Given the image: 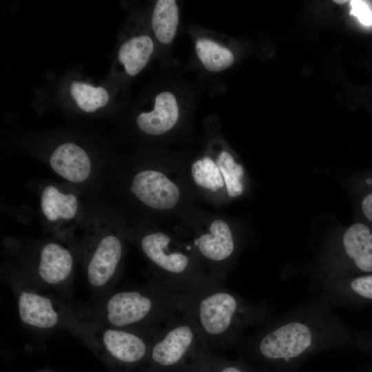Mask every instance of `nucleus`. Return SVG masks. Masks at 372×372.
I'll return each mask as SVG.
<instances>
[{"mask_svg": "<svg viewBox=\"0 0 372 372\" xmlns=\"http://www.w3.org/2000/svg\"><path fill=\"white\" fill-rule=\"evenodd\" d=\"M209 234H205L196 238L200 253L207 259L220 262L233 254L235 243L228 225L222 220L212 222Z\"/></svg>", "mask_w": 372, "mask_h": 372, "instance_id": "f8f14e48", "label": "nucleus"}, {"mask_svg": "<svg viewBox=\"0 0 372 372\" xmlns=\"http://www.w3.org/2000/svg\"><path fill=\"white\" fill-rule=\"evenodd\" d=\"M178 20L176 1L158 0L152 17V29L157 39L165 44H169L175 37Z\"/></svg>", "mask_w": 372, "mask_h": 372, "instance_id": "a211bd4d", "label": "nucleus"}, {"mask_svg": "<svg viewBox=\"0 0 372 372\" xmlns=\"http://www.w3.org/2000/svg\"><path fill=\"white\" fill-rule=\"evenodd\" d=\"M170 238L162 232L147 234L141 240V246L146 256L168 274V283L185 289L199 282L188 270L190 259L184 253L171 251Z\"/></svg>", "mask_w": 372, "mask_h": 372, "instance_id": "423d86ee", "label": "nucleus"}, {"mask_svg": "<svg viewBox=\"0 0 372 372\" xmlns=\"http://www.w3.org/2000/svg\"><path fill=\"white\" fill-rule=\"evenodd\" d=\"M72 266V256L63 246L50 242L43 247L39 273L45 282L52 285L63 282L70 276Z\"/></svg>", "mask_w": 372, "mask_h": 372, "instance_id": "4468645a", "label": "nucleus"}, {"mask_svg": "<svg viewBox=\"0 0 372 372\" xmlns=\"http://www.w3.org/2000/svg\"><path fill=\"white\" fill-rule=\"evenodd\" d=\"M182 291L167 285L154 296L137 291L118 292L108 301L107 319L116 327L136 324L154 316L168 322L180 313Z\"/></svg>", "mask_w": 372, "mask_h": 372, "instance_id": "39448f33", "label": "nucleus"}, {"mask_svg": "<svg viewBox=\"0 0 372 372\" xmlns=\"http://www.w3.org/2000/svg\"><path fill=\"white\" fill-rule=\"evenodd\" d=\"M179 313L167 322L151 348V360L162 371L185 372L203 353L211 351L194 323Z\"/></svg>", "mask_w": 372, "mask_h": 372, "instance_id": "7ed1b4c3", "label": "nucleus"}, {"mask_svg": "<svg viewBox=\"0 0 372 372\" xmlns=\"http://www.w3.org/2000/svg\"><path fill=\"white\" fill-rule=\"evenodd\" d=\"M178 118V107L175 96L169 92H163L156 96L154 110L141 113L136 123L143 132L160 135L172 128Z\"/></svg>", "mask_w": 372, "mask_h": 372, "instance_id": "9b49d317", "label": "nucleus"}, {"mask_svg": "<svg viewBox=\"0 0 372 372\" xmlns=\"http://www.w3.org/2000/svg\"><path fill=\"white\" fill-rule=\"evenodd\" d=\"M362 210L366 218L372 222V192L367 194L362 201Z\"/></svg>", "mask_w": 372, "mask_h": 372, "instance_id": "393cba45", "label": "nucleus"}, {"mask_svg": "<svg viewBox=\"0 0 372 372\" xmlns=\"http://www.w3.org/2000/svg\"><path fill=\"white\" fill-rule=\"evenodd\" d=\"M130 190L143 203L158 209L174 207L180 196L174 183L161 172L152 169L135 174Z\"/></svg>", "mask_w": 372, "mask_h": 372, "instance_id": "0eeeda50", "label": "nucleus"}, {"mask_svg": "<svg viewBox=\"0 0 372 372\" xmlns=\"http://www.w3.org/2000/svg\"><path fill=\"white\" fill-rule=\"evenodd\" d=\"M123 254L120 239L113 234L102 238L87 267V277L92 286H102L114 273Z\"/></svg>", "mask_w": 372, "mask_h": 372, "instance_id": "9d476101", "label": "nucleus"}, {"mask_svg": "<svg viewBox=\"0 0 372 372\" xmlns=\"http://www.w3.org/2000/svg\"><path fill=\"white\" fill-rule=\"evenodd\" d=\"M350 14L358 18L359 21L367 26L372 25V11L364 1H350Z\"/></svg>", "mask_w": 372, "mask_h": 372, "instance_id": "b1692460", "label": "nucleus"}, {"mask_svg": "<svg viewBox=\"0 0 372 372\" xmlns=\"http://www.w3.org/2000/svg\"><path fill=\"white\" fill-rule=\"evenodd\" d=\"M154 50L150 37L143 35L133 37L124 43L118 54V60L130 76L138 74L147 65Z\"/></svg>", "mask_w": 372, "mask_h": 372, "instance_id": "f3484780", "label": "nucleus"}, {"mask_svg": "<svg viewBox=\"0 0 372 372\" xmlns=\"http://www.w3.org/2000/svg\"><path fill=\"white\" fill-rule=\"evenodd\" d=\"M179 311L194 323L211 351L237 347L247 328L273 316L265 302H250L211 278L182 291Z\"/></svg>", "mask_w": 372, "mask_h": 372, "instance_id": "f03ea898", "label": "nucleus"}, {"mask_svg": "<svg viewBox=\"0 0 372 372\" xmlns=\"http://www.w3.org/2000/svg\"><path fill=\"white\" fill-rule=\"evenodd\" d=\"M192 175L200 187L216 192L223 187L224 180L216 165L210 158L198 160L192 166Z\"/></svg>", "mask_w": 372, "mask_h": 372, "instance_id": "5701e85b", "label": "nucleus"}, {"mask_svg": "<svg viewBox=\"0 0 372 372\" xmlns=\"http://www.w3.org/2000/svg\"><path fill=\"white\" fill-rule=\"evenodd\" d=\"M196 50L204 67L211 72L224 70L234 61V55L229 49L208 39H198Z\"/></svg>", "mask_w": 372, "mask_h": 372, "instance_id": "aec40b11", "label": "nucleus"}, {"mask_svg": "<svg viewBox=\"0 0 372 372\" xmlns=\"http://www.w3.org/2000/svg\"><path fill=\"white\" fill-rule=\"evenodd\" d=\"M52 170L72 183L87 180L92 173V163L86 152L73 143L58 146L50 157Z\"/></svg>", "mask_w": 372, "mask_h": 372, "instance_id": "1a4fd4ad", "label": "nucleus"}, {"mask_svg": "<svg viewBox=\"0 0 372 372\" xmlns=\"http://www.w3.org/2000/svg\"><path fill=\"white\" fill-rule=\"evenodd\" d=\"M19 315L26 324L48 329L54 326L58 320L50 300L33 293L23 292L19 299Z\"/></svg>", "mask_w": 372, "mask_h": 372, "instance_id": "dca6fc26", "label": "nucleus"}, {"mask_svg": "<svg viewBox=\"0 0 372 372\" xmlns=\"http://www.w3.org/2000/svg\"><path fill=\"white\" fill-rule=\"evenodd\" d=\"M216 163L223 176L229 196H240L243 191L241 181L244 174L242 167L236 163L231 155L225 151L220 154Z\"/></svg>", "mask_w": 372, "mask_h": 372, "instance_id": "4be33fe9", "label": "nucleus"}, {"mask_svg": "<svg viewBox=\"0 0 372 372\" xmlns=\"http://www.w3.org/2000/svg\"><path fill=\"white\" fill-rule=\"evenodd\" d=\"M315 286L320 289L327 300L335 307L348 303L354 298L372 300V274L356 277L314 278Z\"/></svg>", "mask_w": 372, "mask_h": 372, "instance_id": "6e6552de", "label": "nucleus"}, {"mask_svg": "<svg viewBox=\"0 0 372 372\" xmlns=\"http://www.w3.org/2000/svg\"><path fill=\"white\" fill-rule=\"evenodd\" d=\"M185 372H267L244 359L228 360L208 351L194 361Z\"/></svg>", "mask_w": 372, "mask_h": 372, "instance_id": "6ab92c4d", "label": "nucleus"}, {"mask_svg": "<svg viewBox=\"0 0 372 372\" xmlns=\"http://www.w3.org/2000/svg\"><path fill=\"white\" fill-rule=\"evenodd\" d=\"M103 342L114 358L126 364L140 362L146 356L148 351L146 342L130 331L107 330L104 334Z\"/></svg>", "mask_w": 372, "mask_h": 372, "instance_id": "ddd939ff", "label": "nucleus"}, {"mask_svg": "<svg viewBox=\"0 0 372 372\" xmlns=\"http://www.w3.org/2000/svg\"><path fill=\"white\" fill-rule=\"evenodd\" d=\"M70 92L80 109L88 113L105 106L109 100V94L105 89L82 82H72Z\"/></svg>", "mask_w": 372, "mask_h": 372, "instance_id": "412c9836", "label": "nucleus"}, {"mask_svg": "<svg viewBox=\"0 0 372 372\" xmlns=\"http://www.w3.org/2000/svg\"><path fill=\"white\" fill-rule=\"evenodd\" d=\"M315 278L349 276L353 269L372 272V232L363 223H355L323 251Z\"/></svg>", "mask_w": 372, "mask_h": 372, "instance_id": "20e7f679", "label": "nucleus"}, {"mask_svg": "<svg viewBox=\"0 0 372 372\" xmlns=\"http://www.w3.org/2000/svg\"><path fill=\"white\" fill-rule=\"evenodd\" d=\"M322 294L259 325L238 344L239 358L267 372H298L311 357L347 347L349 331Z\"/></svg>", "mask_w": 372, "mask_h": 372, "instance_id": "f257e3e1", "label": "nucleus"}, {"mask_svg": "<svg viewBox=\"0 0 372 372\" xmlns=\"http://www.w3.org/2000/svg\"><path fill=\"white\" fill-rule=\"evenodd\" d=\"M40 203L43 216L51 223L71 220L79 209V200L74 194L62 192L52 185L43 189Z\"/></svg>", "mask_w": 372, "mask_h": 372, "instance_id": "2eb2a0df", "label": "nucleus"}, {"mask_svg": "<svg viewBox=\"0 0 372 372\" xmlns=\"http://www.w3.org/2000/svg\"><path fill=\"white\" fill-rule=\"evenodd\" d=\"M334 2H335L336 3H344L346 2H348L347 1H338V0H336V1H334Z\"/></svg>", "mask_w": 372, "mask_h": 372, "instance_id": "a878e982", "label": "nucleus"}]
</instances>
